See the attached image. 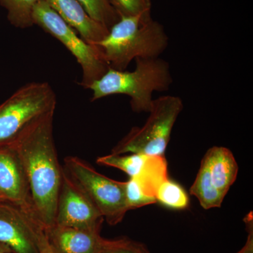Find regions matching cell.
<instances>
[{
  "mask_svg": "<svg viewBox=\"0 0 253 253\" xmlns=\"http://www.w3.org/2000/svg\"><path fill=\"white\" fill-rule=\"evenodd\" d=\"M54 116L52 112L40 118L11 146L27 177L35 217L45 230L55 224L63 172L55 146Z\"/></svg>",
  "mask_w": 253,
  "mask_h": 253,
  "instance_id": "6da1fadb",
  "label": "cell"
},
{
  "mask_svg": "<svg viewBox=\"0 0 253 253\" xmlns=\"http://www.w3.org/2000/svg\"><path fill=\"white\" fill-rule=\"evenodd\" d=\"M168 44L169 38L164 27L151 18L149 11L122 16L96 45L110 68L123 71L132 60L159 58Z\"/></svg>",
  "mask_w": 253,
  "mask_h": 253,
  "instance_id": "7a4b0ae2",
  "label": "cell"
},
{
  "mask_svg": "<svg viewBox=\"0 0 253 253\" xmlns=\"http://www.w3.org/2000/svg\"><path fill=\"white\" fill-rule=\"evenodd\" d=\"M133 71H118L109 68L90 86L91 101L115 94L130 98L131 109L136 113H149L153 103V93L169 90L173 79L169 65L166 60L136 59Z\"/></svg>",
  "mask_w": 253,
  "mask_h": 253,
  "instance_id": "3957f363",
  "label": "cell"
},
{
  "mask_svg": "<svg viewBox=\"0 0 253 253\" xmlns=\"http://www.w3.org/2000/svg\"><path fill=\"white\" fill-rule=\"evenodd\" d=\"M57 99L46 82H34L17 89L0 104V148L14 144L40 118L55 112Z\"/></svg>",
  "mask_w": 253,
  "mask_h": 253,
  "instance_id": "277c9868",
  "label": "cell"
},
{
  "mask_svg": "<svg viewBox=\"0 0 253 253\" xmlns=\"http://www.w3.org/2000/svg\"><path fill=\"white\" fill-rule=\"evenodd\" d=\"M183 109L184 104L179 96L167 95L153 100L144 126L133 127L113 148L111 154L165 156L173 126Z\"/></svg>",
  "mask_w": 253,
  "mask_h": 253,
  "instance_id": "5b68a950",
  "label": "cell"
},
{
  "mask_svg": "<svg viewBox=\"0 0 253 253\" xmlns=\"http://www.w3.org/2000/svg\"><path fill=\"white\" fill-rule=\"evenodd\" d=\"M33 20L34 25L62 43L76 58L83 71L80 84L84 89H89L95 81L107 72L110 66L98 46L84 41L50 7L45 0H41L37 4L33 11Z\"/></svg>",
  "mask_w": 253,
  "mask_h": 253,
  "instance_id": "8992f818",
  "label": "cell"
},
{
  "mask_svg": "<svg viewBox=\"0 0 253 253\" xmlns=\"http://www.w3.org/2000/svg\"><path fill=\"white\" fill-rule=\"evenodd\" d=\"M64 169L84 191L110 225L121 222L128 211L125 181L113 180L98 172L81 158H65Z\"/></svg>",
  "mask_w": 253,
  "mask_h": 253,
  "instance_id": "52a82bcc",
  "label": "cell"
},
{
  "mask_svg": "<svg viewBox=\"0 0 253 253\" xmlns=\"http://www.w3.org/2000/svg\"><path fill=\"white\" fill-rule=\"evenodd\" d=\"M104 220L90 199L63 168L55 224L74 229L100 231Z\"/></svg>",
  "mask_w": 253,
  "mask_h": 253,
  "instance_id": "ba28073f",
  "label": "cell"
},
{
  "mask_svg": "<svg viewBox=\"0 0 253 253\" xmlns=\"http://www.w3.org/2000/svg\"><path fill=\"white\" fill-rule=\"evenodd\" d=\"M42 226L33 214L0 203V248L10 253H40L38 230Z\"/></svg>",
  "mask_w": 253,
  "mask_h": 253,
  "instance_id": "9c48e42d",
  "label": "cell"
},
{
  "mask_svg": "<svg viewBox=\"0 0 253 253\" xmlns=\"http://www.w3.org/2000/svg\"><path fill=\"white\" fill-rule=\"evenodd\" d=\"M0 195L6 202L35 217L27 177L17 153L11 146L0 148Z\"/></svg>",
  "mask_w": 253,
  "mask_h": 253,
  "instance_id": "30bf717a",
  "label": "cell"
},
{
  "mask_svg": "<svg viewBox=\"0 0 253 253\" xmlns=\"http://www.w3.org/2000/svg\"><path fill=\"white\" fill-rule=\"evenodd\" d=\"M54 253H101L117 245L121 239L109 240L100 231L84 230L54 224L45 230Z\"/></svg>",
  "mask_w": 253,
  "mask_h": 253,
  "instance_id": "8fae6325",
  "label": "cell"
},
{
  "mask_svg": "<svg viewBox=\"0 0 253 253\" xmlns=\"http://www.w3.org/2000/svg\"><path fill=\"white\" fill-rule=\"evenodd\" d=\"M45 1L65 22L89 44H98L109 34V28L93 19L78 0Z\"/></svg>",
  "mask_w": 253,
  "mask_h": 253,
  "instance_id": "7c38bea8",
  "label": "cell"
},
{
  "mask_svg": "<svg viewBox=\"0 0 253 253\" xmlns=\"http://www.w3.org/2000/svg\"><path fill=\"white\" fill-rule=\"evenodd\" d=\"M204 159L214 185L226 196L231 186L235 182L239 172V166L232 152L223 146L211 148Z\"/></svg>",
  "mask_w": 253,
  "mask_h": 253,
  "instance_id": "4fadbf2b",
  "label": "cell"
},
{
  "mask_svg": "<svg viewBox=\"0 0 253 253\" xmlns=\"http://www.w3.org/2000/svg\"><path fill=\"white\" fill-rule=\"evenodd\" d=\"M129 178L143 195L156 201L158 188L168 179V163L165 156H148L139 174Z\"/></svg>",
  "mask_w": 253,
  "mask_h": 253,
  "instance_id": "5bb4252c",
  "label": "cell"
},
{
  "mask_svg": "<svg viewBox=\"0 0 253 253\" xmlns=\"http://www.w3.org/2000/svg\"><path fill=\"white\" fill-rule=\"evenodd\" d=\"M190 194L196 196L201 206L206 210L220 208L225 197L213 184L207 163L204 158L194 184L190 189Z\"/></svg>",
  "mask_w": 253,
  "mask_h": 253,
  "instance_id": "9a60e30c",
  "label": "cell"
},
{
  "mask_svg": "<svg viewBox=\"0 0 253 253\" xmlns=\"http://www.w3.org/2000/svg\"><path fill=\"white\" fill-rule=\"evenodd\" d=\"M41 0H0V5L6 9L7 18L14 27L26 29L34 26L33 11Z\"/></svg>",
  "mask_w": 253,
  "mask_h": 253,
  "instance_id": "2e32d148",
  "label": "cell"
},
{
  "mask_svg": "<svg viewBox=\"0 0 253 253\" xmlns=\"http://www.w3.org/2000/svg\"><path fill=\"white\" fill-rule=\"evenodd\" d=\"M156 199L157 202L171 209L184 210L189 206V197L185 190L169 179L159 186Z\"/></svg>",
  "mask_w": 253,
  "mask_h": 253,
  "instance_id": "e0dca14e",
  "label": "cell"
},
{
  "mask_svg": "<svg viewBox=\"0 0 253 253\" xmlns=\"http://www.w3.org/2000/svg\"><path fill=\"white\" fill-rule=\"evenodd\" d=\"M147 157L146 155L140 154H111L98 158L96 163L101 166L117 168L126 172L129 177H132L137 175L140 172Z\"/></svg>",
  "mask_w": 253,
  "mask_h": 253,
  "instance_id": "ac0fdd59",
  "label": "cell"
},
{
  "mask_svg": "<svg viewBox=\"0 0 253 253\" xmlns=\"http://www.w3.org/2000/svg\"><path fill=\"white\" fill-rule=\"evenodd\" d=\"M87 14L95 21L111 28L119 21L121 16L108 0H78Z\"/></svg>",
  "mask_w": 253,
  "mask_h": 253,
  "instance_id": "d6986e66",
  "label": "cell"
},
{
  "mask_svg": "<svg viewBox=\"0 0 253 253\" xmlns=\"http://www.w3.org/2000/svg\"><path fill=\"white\" fill-rule=\"evenodd\" d=\"M111 6L122 16H136L151 11V0H108Z\"/></svg>",
  "mask_w": 253,
  "mask_h": 253,
  "instance_id": "ffe728a7",
  "label": "cell"
},
{
  "mask_svg": "<svg viewBox=\"0 0 253 253\" xmlns=\"http://www.w3.org/2000/svg\"><path fill=\"white\" fill-rule=\"evenodd\" d=\"M101 253H150L149 250L140 243L121 239L117 245Z\"/></svg>",
  "mask_w": 253,
  "mask_h": 253,
  "instance_id": "44dd1931",
  "label": "cell"
},
{
  "mask_svg": "<svg viewBox=\"0 0 253 253\" xmlns=\"http://www.w3.org/2000/svg\"><path fill=\"white\" fill-rule=\"evenodd\" d=\"M253 218L252 213L248 214L247 217L245 218V222L247 226L249 236L246 244L241 251L237 253H253Z\"/></svg>",
  "mask_w": 253,
  "mask_h": 253,
  "instance_id": "7402d4cb",
  "label": "cell"
},
{
  "mask_svg": "<svg viewBox=\"0 0 253 253\" xmlns=\"http://www.w3.org/2000/svg\"><path fill=\"white\" fill-rule=\"evenodd\" d=\"M38 248L40 253H54L46 237L45 229L41 226L38 230Z\"/></svg>",
  "mask_w": 253,
  "mask_h": 253,
  "instance_id": "603a6c76",
  "label": "cell"
},
{
  "mask_svg": "<svg viewBox=\"0 0 253 253\" xmlns=\"http://www.w3.org/2000/svg\"><path fill=\"white\" fill-rule=\"evenodd\" d=\"M5 201H6V200L4 199V198L1 195H0V203L5 202Z\"/></svg>",
  "mask_w": 253,
  "mask_h": 253,
  "instance_id": "cb8c5ba5",
  "label": "cell"
},
{
  "mask_svg": "<svg viewBox=\"0 0 253 253\" xmlns=\"http://www.w3.org/2000/svg\"><path fill=\"white\" fill-rule=\"evenodd\" d=\"M0 253H10L7 252V251H4V250L1 249V248H0Z\"/></svg>",
  "mask_w": 253,
  "mask_h": 253,
  "instance_id": "d4e9b609",
  "label": "cell"
}]
</instances>
